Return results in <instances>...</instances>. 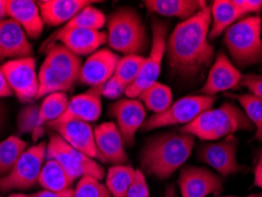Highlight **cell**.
Wrapping results in <instances>:
<instances>
[{"label": "cell", "instance_id": "obj_1", "mask_svg": "<svg viewBox=\"0 0 262 197\" xmlns=\"http://www.w3.org/2000/svg\"><path fill=\"white\" fill-rule=\"evenodd\" d=\"M211 25L210 7L180 23L167 40L165 56L176 75L191 79L201 75L214 58V46L208 40Z\"/></svg>", "mask_w": 262, "mask_h": 197}, {"label": "cell", "instance_id": "obj_2", "mask_svg": "<svg viewBox=\"0 0 262 197\" xmlns=\"http://www.w3.org/2000/svg\"><path fill=\"white\" fill-rule=\"evenodd\" d=\"M195 145V137L182 133H165L150 138L141 152L143 172L160 180L169 179L186 163Z\"/></svg>", "mask_w": 262, "mask_h": 197}, {"label": "cell", "instance_id": "obj_3", "mask_svg": "<svg viewBox=\"0 0 262 197\" xmlns=\"http://www.w3.org/2000/svg\"><path fill=\"white\" fill-rule=\"evenodd\" d=\"M82 59L60 42L50 44L46 57L38 72V98L55 92H67L79 82Z\"/></svg>", "mask_w": 262, "mask_h": 197}, {"label": "cell", "instance_id": "obj_4", "mask_svg": "<svg viewBox=\"0 0 262 197\" xmlns=\"http://www.w3.org/2000/svg\"><path fill=\"white\" fill-rule=\"evenodd\" d=\"M252 129L254 126L245 111L234 104L226 103L220 107L204 111L189 124L181 127L180 133L191 135L206 142H214L232 136L236 131Z\"/></svg>", "mask_w": 262, "mask_h": 197}, {"label": "cell", "instance_id": "obj_5", "mask_svg": "<svg viewBox=\"0 0 262 197\" xmlns=\"http://www.w3.org/2000/svg\"><path fill=\"white\" fill-rule=\"evenodd\" d=\"M107 44L123 55L142 56L148 50L149 37L137 11L122 7L110 14L106 20Z\"/></svg>", "mask_w": 262, "mask_h": 197}, {"label": "cell", "instance_id": "obj_6", "mask_svg": "<svg viewBox=\"0 0 262 197\" xmlns=\"http://www.w3.org/2000/svg\"><path fill=\"white\" fill-rule=\"evenodd\" d=\"M227 50L240 68L262 64V20L249 15L237 20L226 31L223 38Z\"/></svg>", "mask_w": 262, "mask_h": 197}, {"label": "cell", "instance_id": "obj_7", "mask_svg": "<svg viewBox=\"0 0 262 197\" xmlns=\"http://www.w3.org/2000/svg\"><path fill=\"white\" fill-rule=\"evenodd\" d=\"M46 160L58 162L73 181L85 176L101 181L105 175L97 161L72 148L59 135H53L46 144Z\"/></svg>", "mask_w": 262, "mask_h": 197}, {"label": "cell", "instance_id": "obj_8", "mask_svg": "<svg viewBox=\"0 0 262 197\" xmlns=\"http://www.w3.org/2000/svg\"><path fill=\"white\" fill-rule=\"evenodd\" d=\"M46 161V143L41 142L25 150L7 175L0 177V191L28 190L38 183Z\"/></svg>", "mask_w": 262, "mask_h": 197}, {"label": "cell", "instance_id": "obj_9", "mask_svg": "<svg viewBox=\"0 0 262 197\" xmlns=\"http://www.w3.org/2000/svg\"><path fill=\"white\" fill-rule=\"evenodd\" d=\"M168 23L154 19L151 24V48H150L149 56L144 59L143 67L138 78L126 89L125 95L128 98H137V96L150 85L157 82L159 78L162 61L165 56L168 40Z\"/></svg>", "mask_w": 262, "mask_h": 197}, {"label": "cell", "instance_id": "obj_10", "mask_svg": "<svg viewBox=\"0 0 262 197\" xmlns=\"http://www.w3.org/2000/svg\"><path fill=\"white\" fill-rule=\"evenodd\" d=\"M214 102L215 98L210 96H187L172 103L164 113L152 115L145 119L142 129L149 131L163 126L187 125L204 111L211 109Z\"/></svg>", "mask_w": 262, "mask_h": 197}, {"label": "cell", "instance_id": "obj_11", "mask_svg": "<svg viewBox=\"0 0 262 197\" xmlns=\"http://www.w3.org/2000/svg\"><path fill=\"white\" fill-rule=\"evenodd\" d=\"M11 90L21 102H31L38 98L39 79L36 69V59L32 57L9 60L2 67Z\"/></svg>", "mask_w": 262, "mask_h": 197}, {"label": "cell", "instance_id": "obj_12", "mask_svg": "<svg viewBox=\"0 0 262 197\" xmlns=\"http://www.w3.org/2000/svg\"><path fill=\"white\" fill-rule=\"evenodd\" d=\"M237 143V138L233 135L222 141L204 143L199 149L200 161L209 165L222 176L234 175L242 170L236 157Z\"/></svg>", "mask_w": 262, "mask_h": 197}, {"label": "cell", "instance_id": "obj_13", "mask_svg": "<svg viewBox=\"0 0 262 197\" xmlns=\"http://www.w3.org/2000/svg\"><path fill=\"white\" fill-rule=\"evenodd\" d=\"M109 115L116 119L117 129L126 146L135 144L136 133L145 122L144 105L138 99L122 98L109 107Z\"/></svg>", "mask_w": 262, "mask_h": 197}, {"label": "cell", "instance_id": "obj_14", "mask_svg": "<svg viewBox=\"0 0 262 197\" xmlns=\"http://www.w3.org/2000/svg\"><path fill=\"white\" fill-rule=\"evenodd\" d=\"M179 185L182 197L217 196L222 192V180L210 170L186 167L180 173Z\"/></svg>", "mask_w": 262, "mask_h": 197}, {"label": "cell", "instance_id": "obj_15", "mask_svg": "<svg viewBox=\"0 0 262 197\" xmlns=\"http://www.w3.org/2000/svg\"><path fill=\"white\" fill-rule=\"evenodd\" d=\"M103 85L90 87L84 94L77 95L69 100L64 115L57 121L50 123L51 125L63 124L71 121H82L86 123L96 122L102 114Z\"/></svg>", "mask_w": 262, "mask_h": 197}, {"label": "cell", "instance_id": "obj_16", "mask_svg": "<svg viewBox=\"0 0 262 197\" xmlns=\"http://www.w3.org/2000/svg\"><path fill=\"white\" fill-rule=\"evenodd\" d=\"M50 41H52L51 44L60 41L61 45L80 57L92 55L99 50L104 42L107 41V33L97 30L73 29L64 26L58 32L53 34Z\"/></svg>", "mask_w": 262, "mask_h": 197}, {"label": "cell", "instance_id": "obj_17", "mask_svg": "<svg viewBox=\"0 0 262 197\" xmlns=\"http://www.w3.org/2000/svg\"><path fill=\"white\" fill-rule=\"evenodd\" d=\"M242 79L244 75L240 70L232 63V60H229L225 52H220L208 73L206 83L201 89V94L213 97L219 92L240 87Z\"/></svg>", "mask_w": 262, "mask_h": 197}, {"label": "cell", "instance_id": "obj_18", "mask_svg": "<svg viewBox=\"0 0 262 197\" xmlns=\"http://www.w3.org/2000/svg\"><path fill=\"white\" fill-rule=\"evenodd\" d=\"M119 58L109 49H99L84 61L79 83L90 87L101 86L115 75Z\"/></svg>", "mask_w": 262, "mask_h": 197}, {"label": "cell", "instance_id": "obj_19", "mask_svg": "<svg viewBox=\"0 0 262 197\" xmlns=\"http://www.w3.org/2000/svg\"><path fill=\"white\" fill-rule=\"evenodd\" d=\"M95 142L99 160L115 165L125 164L128 161L124 142L114 122H105L94 129Z\"/></svg>", "mask_w": 262, "mask_h": 197}, {"label": "cell", "instance_id": "obj_20", "mask_svg": "<svg viewBox=\"0 0 262 197\" xmlns=\"http://www.w3.org/2000/svg\"><path fill=\"white\" fill-rule=\"evenodd\" d=\"M32 45L25 31L13 19L0 21V61L31 57Z\"/></svg>", "mask_w": 262, "mask_h": 197}, {"label": "cell", "instance_id": "obj_21", "mask_svg": "<svg viewBox=\"0 0 262 197\" xmlns=\"http://www.w3.org/2000/svg\"><path fill=\"white\" fill-rule=\"evenodd\" d=\"M52 129L57 131V135L84 155L99 160V155L96 148L95 131L90 123L82 121H71L63 123V124L51 125ZM101 161V160H99Z\"/></svg>", "mask_w": 262, "mask_h": 197}, {"label": "cell", "instance_id": "obj_22", "mask_svg": "<svg viewBox=\"0 0 262 197\" xmlns=\"http://www.w3.org/2000/svg\"><path fill=\"white\" fill-rule=\"evenodd\" d=\"M7 15L17 21L26 36L37 39L43 33L45 23L39 6L32 0H7Z\"/></svg>", "mask_w": 262, "mask_h": 197}, {"label": "cell", "instance_id": "obj_23", "mask_svg": "<svg viewBox=\"0 0 262 197\" xmlns=\"http://www.w3.org/2000/svg\"><path fill=\"white\" fill-rule=\"evenodd\" d=\"M41 18L46 25L58 26L68 24L82 11L92 4L88 0H41L38 2Z\"/></svg>", "mask_w": 262, "mask_h": 197}, {"label": "cell", "instance_id": "obj_24", "mask_svg": "<svg viewBox=\"0 0 262 197\" xmlns=\"http://www.w3.org/2000/svg\"><path fill=\"white\" fill-rule=\"evenodd\" d=\"M146 10L164 17H175L187 20L206 7V3L198 0H145Z\"/></svg>", "mask_w": 262, "mask_h": 197}, {"label": "cell", "instance_id": "obj_25", "mask_svg": "<svg viewBox=\"0 0 262 197\" xmlns=\"http://www.w3.org/2000/svg\"><path fill=\"white\" fill-rule=\"evenodd\" d=\"M211 12V29L209 31V38L215 39L220 34L226 32L230 26L235 24L241 18H244L238 12L233 0H215L210 7Z\"/></svg>", "mask_w": 262, "mask_h": 197}, {"label": "cell", "instance_id": "obj_26", "mask_svg": "<svg viewBox=\"0 0 262 197\" xmlns=\"http://www.w3.org/2000/svg\"><path fill=\"white\" fill-rule=\"evenodd\" d=\"M73 181L64 168L55 160H46L40 170L38 184L49 191H64L71 188Z\"/></svg>", "mask_w": 262, "mask_h": 197}, {"label": "cell", "instance_id": "obj_27", "mask_svg": "<svg viewBox=\"0 0 262 197\" xmlns=\"http://www.w3.org/2000/svg\"><path fill=\"white\" fill-rule=\"evenodd\" d=\"M138 100L143 103V105L152 111L154 114H162L172 104L171 89L167 85L155 82L150 85L140 95L137 96Z\"/></svg>", "mask_w": 262, "mask_h": 197}, {"label": "cell", "instance_id": "obj_28", "mask_svg": "<svg viewBox=\"0 0 262 197\" xmlns=\"http://www.w3.org/2000/svg\"><path fill=\"white\" fill-rule=\"evenodd\" d=\"M136 175L131 165H113L106 173V188L113 197H126L129 188Z\"/></svg>", "mask_w": 262, "mask_h": 197}, {"label": "cell", "instance_id": "obj_29", "mask_svg": "<svg viewBox=\"0 0 262 197\" xmlns=\"http://www.w3.org/2000/svg\"><path fill=\"white\" fill-rule=\"evenodd\" d=\"M26 149L28 143L18 136H10L0 142V177L11 171Z\"/></svg>", "mask_w": 262, "mask_h": 197}, {"label": "cell", "instance_id": "obj_30", "mask_svg": "<svg viewBox=\"0 0 262 197\" xmlns=\"http://www.w3.org/2000/svg\"><path fill=\"white\" fill-rule=\"evenodd\" d=\"M69 104V98L65 92H55L45 96L43 103L39 106V125L57 121L64 115Z\"/></svg>", "mask_w": 262, "mask_h": 197}, {"label": "cell", "instance_id": "obj_31", "mask_svg": "<svg viewBox=\"0 0 262 197\" xmlns=\"http://www.w3.org/2000/svg\"><path fill=\"white\" fill-rule=\"evenodd\" d=\"M228 97H232L237 100L245 111L246 116L255 127V140L262 142V99L257 98L255 96L246 94V95H235L228 94Z\"/></svg>", "mask_w": 262, "mask_h": 197}, {"label": "cell", "instance_id": "obj_32", "mask_svg": "<svg viewBox=\"0 0 262 197\" xmlns=\"http://www.w3.org/2000/svg\"><path fill=\"white\" fill-rule=\"evenodd\" d=\"M144 59L143 56L138 55H128L119 58L114 76L128 89L140 76Z\"/></svg>", "mask_w": 262, "mask_h": 197}, {"label": "cell", "instance_id": "obj_33", "mask_svg": "<svg viewBox=\"0 0 262 197\" xmlns=\"http://www.w3.org/2000/svg\"><path fill=\"white\" fill-rule=\"evenodd\" d=\"M106 24V18L101 10L89 5L80 11L75 18L71 19L68 24H65L67 28H79L88 30H97L101 31Z\"/></svg>", "mask_w": 262, "mask_h": 197}, {"label": "cell", "instance_id": "obj_34", "mask_svg": "<svg viewBox=\"0 0 262 197\" xmlns=\"http://www.w3.org/2000/svg\"><path fill=\"white\" fill-rule=\"evenodd\" d=\"M18 129L21 134H33L34 140L40 135L41 126L39 125V106L28 105L18 115Z\"/></svg>", "mask_w": 262, "mask_h": 197}, {"label": "cell", "instance_id": "obj_35", "mask_svg": "<svg viewBox=\"0 0 262 197\" xmlns=\"http://www.w3.org/2000/svg\"><path fill=\"white\" fill-rule=\"evenodd\" d=\"M73 191L75 197H111L106 185L91 176L82 177Z\"/></svg>", "mask_w": 262, "mask_h": 197}, {"label": "cell", "instance_id": "obj_36", "mask_svg": "<svg viewBox=\"0 0 262 197\" xmlns=\"http://www.w3.org/2000/svg\"><path fill=\"white\" fill-rule=\"evenodd\" d=\"M149 188L146 183L145 175L141 170H136V175L131 183L126 197H149Z\"/></svg>", "mask_w": 262, "mask_h": 197}, {"label": "cell", "instance_id": "obj_37", "mask_svg": "<svg viewBox=\"0 0 262 197\" xmlns=\"http://www.w3.org/2000/svg\"><path fill=\"white\" fill-rule=\"evenodd\" d=\"M126 86L122 84L116 77L113 76L107 82L103 85V97L109 99H116L119 98L123 94H125Z\"/></svg>", "mask_w": 262, "mask_h": 197}, {"label": "cell", "instance_id": "obj_38", "mask_svg": "<svg viewBox=\"0 0 262 197\" xmlns=\"http://www.w3.org/2000/svg\"><path fill=\"white\" fill-rule=\"evenodd\" d=\"M240 86H245L246 89H248L250 95L262 99V76L253 75V73L246 75L244 76V79H242Z\"/></svg>", "mask_w": 262, "mask_h": 197}, {"label": "cell", "instance_id": "obj_39", "mask_svg": "<svg viewBox=\"0 0 262 197\" xmlns=\"http://www.w3.org/2000/svg\"><path fill=\"white\" fill-rule=\"evenodd\" d=\"M242 17L249 13L257 15L262 11V0H233Z\"/></svg>", "mask_w": 262, "mask_h": 197}, {"label": "cell", "instance_id": "obj_40", "mask_svg": "<svg viewBox=\"0 0 262 197\" xmlns=\"http://www.w3.org/2000/svg\"><path fill=\"white\" fill-rule=\"evenodd\" d=\"M32 197H75V191L73 189H68L64 191H49V190H41L39 192L33 194Z\"/></svg>", "mask_w": 262, "mask_h": 197}, {"label": "cell", "instance_id": "obj_41", "mask_svg": "<svg viewBox=\"0 0 262 197\" xmlns=\"http://www.w3.org/2000/svg\"><path fill=\"white\" fill-rule=\"evenodd\" d=\"M254 185L262 189V150L259 152L255 169H254Z\"/></svg>", "mask_w": 262, "mask_h": 197}, {"label": "cell", "instance_id": "obj_42", "mask_svg": "<svg viewBox=\"0 0 262 197\" xmlns=\"http://www.w3.org/2000/svg\"><path fill=\"white\" fill-rule=\"evenodd\" d=\"M12 95L13 92L11 90L9 83H7L5 73L3 72L2 68H0V97H10Z\"/></svg>", "mask_w": 262, "mask_h": 197}, {"label": "cell", "instance_id": "obj_43", "mask_svg": "<svg viewBox=\"0 0 262 197\" xmlns=\"http://www.w3.org/2000/svg\"><path fill=\"white\" fill-rule=\"evenodd\" d=\"M7 17V0H0V21Z\"/></svg>", "mask_w": 262, "mask_h": 197}, {"label": "cell", "instance_id": "obj_44", "mask_svg": "<svg viewBox=\"0 0 262 197\" xmlns=\"http://www.w3.org/2000/svg\"><path fill=\"white\" fill-rule=\"evenodd\" d=\"M165 197H175V189L172 185H169L165 189Z\"/></svg>", "mask_w": 262, "mask_h": 197}, {"label": "cell", "instance_id": "obj_45", "mask_svg": "<svg viewBox=\"0 0 262 197\" xmlns=\"http://www.w3.org/2000/svg\"><path fill=\"white\" fill-rule=\"evenodd\" d=\"M260 195L257 194H252V195H248V196H222V197H259Z\"/></svg>", "mask_w": 262, "mask_h": 197}, {"label": "cell", "instance_id": "obj_46", "mask_svg": "<svg viewBox=\"0 0 262 197\" xmlns=\"http://www.w3.org/2000/svg\"><path fill=\"white\" fill-rule=\"evenodd\" d=\"M9 197H32V196H28V195H24V194H12V195H10Z\"/></svg>", "mask_w": 262, "mask_h": 197}, {"label": "cell", "instance_id": "obj_47", "mask_svg": "<svg viewBox=\"0 0 262 197\" xmlns=\"http://www.w3.org/2000/svg\"><path fill=\"white\" fill-rule=\"evenodd\" d=\"M2 122H3V109L2 106H0V125H2Z\"/></svg>", "mask_w": 262, "mask_h": 197}, {"label": "cell", "instance_id": "obj_48", "mask_svg": "<svg viewBox=\"0 0 262 197\" xmlns=\"http://www.w3.org/2000/svg\"><path fill=\"white\" fill-rule=\"evenodd\" d=\"M259 197H262V194H260V196Z\"/></svg>", "mask_w": 262, "mask_h": 197}, {"label": "cell", "instance_id": "obj_49", "mask_svg": "<svg viewBox=\"0 0 262 197\" xmlns=\"http://www.w3.org/2000/svg\"><path fill=\"white\" fill-rule=\"evenodd\" d=\"M0 197H2V196H0Z\"/></svg>", "mask_w": 262, "mask_h": 197}]
</instances>
